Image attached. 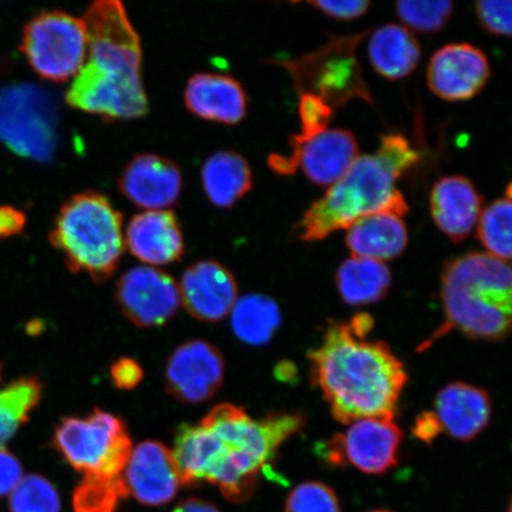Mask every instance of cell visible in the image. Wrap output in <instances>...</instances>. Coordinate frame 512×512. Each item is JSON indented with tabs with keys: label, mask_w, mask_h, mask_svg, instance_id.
Wrapping results in <instances>:
<instances>
[{
	"label": "cell",
	"mask_w": 512,
	"mask_h": 512,
	"mask_svg": "<svg viewBox=\"0 0 512 512\" xmlns=\"http://www.w3.org/2000/svg\"><path fill=\"white\" fill-rule=\"evenodd\" d=\"M304 416L275 413L253 419L222 403L195 425L178 427L174 453L182 484L208 482L233 503L246 502L281 445L302 430Z\"/></svg>",
	"instance_id": "6da1fadb"
},
{
	"label": "cell",
	"mask_w": 512,
	"mask_h": 512,
	"mask_svg": "<svg viewBox=\"0 0 512 512\" xmlns=\"http://www.w3.org/2000/svg\"><path fill=\"white\" fill-rule=\"evenodd\" d=\"M373 320L334 322L310 352L311 380L341 424L367 418L393 420L408 376L389 345L367 341Z\"/></svg>",
	"instance_id": "7a4b0ae2"
},
{
	"label": "cell",
	"mask_w": 512,
	"mask_h": 512,
	"mask_svg": "<svg viewBox=\"0 0 512 512\" xmlns=\"http://www.w3.org/2000/svg\"><path fill=\"white\" fill-rule=\"evenodd\" d=\"M82 19L88 54L68 89V104L108 120L142 118L149 110L142 83V44L124 5L100 0Z\"/></svg>",
	"instance_id": "3957f363"
},
{
	"label": "cell",
	"mask_w": 512,
	"mask_h": 512,
	"mask_svg": "<svg viewBox=\"0 0 512 512\" xmlns=\"http://www.w3.org/2000/svg\"><path fill=\"white\" fill-rule=\"evenodd\" d=\"M511 287L509 262L488 253L448 261L441 277L446 319L422 349L452 330L473 339L501 341L511 328Z\"/></svg>",
	"instance_id": "277c9868"
},
{
	"label": "cell",
	"mask_w": 512,
	"mask_h": 512,
	"mask_svg": "<svg viewBox=\"0 0 512 512\" xmlns=\"http://www.w3.org/2000/svg\"><path fill=\"white\" fill-rule=\"evenodd\" d=\"M403 174L405 172L380 151L375 156H358L347 174L306 210L296 227L298 238L305 242L324 240L369 215L405 216L408 204L395 188V182Z\"/></svg>",
	"instance_id": "5b68a950"
},
{
	"label": "cell",
	"mask_w": 512,
	"mask_h": 512,
	"mask_svg": "<svg viewBox=\"0 0 512 512\" xmlns=\"http://www.w3.org/2000/svg\"><path fill=\"white\" fill-rule=\"evenodd\" d=\"M49 240L70 270L87 273L95 281L106 280L124 252L123 217L104 195L82 192L64 202Z\"/></svg>",
	"instance_id": "8992f818"
},
{
	"label": "cell",
	"mask_w": 512,
	"mask_h": 512,
	"mask_svg": "<svg viewBox=\"0 0 512 512\" xmlns=\"http://www.w3.org/2000/svg\"><path fill=\"white\" fill-rule=\"evenodd\" d=\"M54 446L85 477L123 475L132 453L124 422L100 409L85 419H63L56 428Z\"/></svg>",
	"instance_id": "52a82bcc"
},
{
	"label": "cell",
	"mask_w": 512,
	"mask_h": 512,
	"mask_svg": "<svg viewBox=\"0 0 512 512\" xmlns=\"http://www.w3.org/2000/svg\"><path fill=\"white\" fill-rule=\"evenodd\" d=\"M364 36L334 37L315 53L294 61H274V64L290 73L300 94H315L332 108L354 99L373 102L356 56V48Z\"/></svg>",
	"instance_id": "ba28073f"
},
{
	"label": "cell",
	"mask_w": 512,
	"mask_h": 512,
	"mask_svg": "<svg viewBox=\"0 0 512 512\" xmlns=\"http://www.w3.org/2000/svg\"><path fill=\"white\" fill-rule=\"evenodd\" d=\"M21 51L42 79H74L88 54L85 22L59 10L41 12L25 25Z\"/></svg>",
	"instance_id": "9c48e42d"
},
{
	"label": "cell",
	"mask_w": 512,
	"mask_h": 512,
	"mask_svg": "<svg viewBox=\"0 0 512 512\" xmlns=\"http://www.w3.org/2000/svg\"><path fill=\"white\" fill-rule=\"evenodd\" d=\"M0 140L17 155L47 162L57 144V112L49 94L31 85L0 89Z\"/></svg>",
	"instance_id": "30bf717a"
},
{
	"label": "cell",
	"mask_w": 512,
	"mask_h": 512,
	"mask_svg": "<svg viewBox=\"0 0 512 512\" xmlns=\"http://www.w3.org/2000/svg\"><path fill=\"white\" fill-rule=\"evenodd\" d=\"M403 433L393 420L367 418L351 422L325 446L334 465L349 464L367 475H383L398 465Z\"/></svg>",
	"instance_id": "8fae6325"
},
{
	"label": "cell",
	"mask_w": 512,
	"mask_h": 512,
	"mask_svg": "<svg viewBox=\"0 0 512 512\" xmlns=\"http://www.w3.org/2000/svg\"><path fill=\"white\" fill-rule=\"evenodd\" d=\"M290 156L271 155L270 168L280 175H293L302 166L307 179L319 187L334 185L341 179L358 157V142L355 134L334 128L319 136L298 143L290 139Z\"/></svg>",
	"instance_id": "7c38bea8"
},
{
	"label": "cell",
	"mask_w": 512,
	"mask_h": 512,
	"mask_svg": "<svg viewBox=\"0 0 512 512\" xmlns=\"http://www.w3.org/2000/svg\"><path fill=\"white\" fill-rule=\"evenodd\" d=\"M115 300L123 315L140 328L162 326L181 304L176 281L149 266L127 271L118 281Z\"/></svg>",
	"instance_id": "4fadbf2b"
},
{
	"label": "cell",
	"mask_w": 512,
	"mask_h": 512,
	"mask_svg": "<svg viewBox=\"0 0 512 512\" xmlns=\"http://www.w3.org/2000/svg\"><path fill=\"white\" fill-rule=\"evenodd\" d=\"M224 358L213 344L190 341L172 352L165 368L166 389L184 403H202L219 392L224 380Z\"/></svg>",
	"instance_id": "5bb4252c"
},
{
	"label": "cell",
	"mask_w": 512,
	"mask_h": 512,
	"mask_svg": "<svg viewBox=\"0 0 512 512\" xmlns=\"http://www.w3.org/2000/svg\"><path fill=\"white\" fill-rule=\"evenodd\" d=\"M490 75L488 56L482 50L469 43H452L432 56L427 83L440 99L467 101L483 91Z\"/></svg>",
	"instance_id": "9a60e30c"
},
{
	"label": "cell",
	"mask_w": 512,
	"mask_h": 512,
	"mask_svg": "<svg viewBox=\"0 0 512 512\" xmlns=\"http://www.w3.org/2000/svg\"><path fill=\"white\" fill-rule=\"evenodd\" d=\"M123 477L128 495L151 507L170 503L183 486L174 453L158 441L132 450Z\"/></svg>",
	"instance_id": "2e32d148"
},
{
	"label": "cell",
	"mask_w": 512,
	"mask_h": 512,
	"mask_svg": "<svg viewBox=\"0 0 512 512\" xmlns=\"http://www.w3.org/2000/svg\"><path fill=\"white\" fill-rule=\"evenodd\" d=\"M178 287L184 309L200 322H220L238 302V283L219 262H196L184 272Z\"/></svg>",
	"instance_id": "e0dca14e"
},
{
	"label": "cell",
	"mask_w": 512,
	"mask_h": 512,
	"mask_svg": "<svg viewBox=\"0 0 512 512\" xmlns=\"http://www.w3.org/2000/svg\"><path fill=\"white\" fill-rule=\"evenodd\" d=\"M182 172L171 160L156 155L134 157L119 179L123 195L146 210H165L181 195Z\"/></svg>",
	"instance_id": "ac0fdd59"
},
{
	"label": "cell",
	"mask_w": 512,
	"mask_h": 512,
	"mask_svg": "<svg viewBox=\"0 0 512 512\" xmlns=\"http://www.w3.org/2000/svg\"><path fill=\"white\" fill-rule=\"evenodd\" d=\"M125 245L149 266H164L182 259L184 240L177 217L170 210H146L133 217Z\"/></svg>",
	"instance_id": "d6986e66"
},
{
	"label": "cell",
	"mask_w": 512,
	"mask_h": 512,
	"mask_svg": "<svg viewBox=\"0 0 512 512\" xmlns=\"http://www.w3.org/2000/svg\"><path fill=\"white\" fill-rule=\"evenodd\" d=\"M430 203L434 223L448 239L460 243L476 228L483 197L469 178L446 176L434 184Z\"/></svg>",
	"instance_id": "ffe728a7"
},
{
	"label": "cell",
	"mask_w": 512,
	"mask_h": 512,
	"mask_svg": "<svg viewBox=\"0 0 512 512\" xmlns=\"http://www.w3.org/2000/svg\"><path fill=\"white\" fill-rule=\"evenodd\" d=\"M440 432L453 439L469 441L478 437L491 418V400L485 390L454 382L441 389L434 402Z\"/></svg>",
	"instance_id": "44dd1931"
},
{
	"label": "cell",
	"mask_w": 512,
	"mask_h": 512,
	"mask_svg": "<svg viewBox=\"0 0 512 512\" xmlns=\"http://www.w3.org/2000/svg\"><path fill=\"white\" fill-rule=\"evenodd\" d=\"M185 106L202 119L224 125L239 124L247 114V95L229 75L201 73L192 76L184 93Z\"/></svg>",
	"instance_id": "7402d4cb"
},
{
	"label": "cell",
	"mask_w": 512,
	"mask_h": 512,
	"mask_svg": "<svg viewBox=\"0 0 512 512\" xmlns=\"http://www.w3.org/2000/svg\"><path fill=\"white\" fill-rule=\"evenodd\" d=\"M345 242L355 258L383 262L399 258L406 251L408 230L401 216L379 213L352 224Z\"/></svg>",
	"instance_id": "603a6c76"
},
{
	"label": "cell",
	"mask_w": 512,
	"mask_h": 512,
	"mask_svg": "<svg viewBox=\"0 0 512 512\" xmlns=\"http://www.w3.org/2000/svg\"><path fill=\"white\" fill-rule=\"evenodd\" d=\"M368 53L375 72L390 81L411 75L421 59L420 44L412 32L393 23L374 31Z\"/></svg>",
	"instance_id": "cb8c5ba5"
},
{
	"label": "cell",
	"mask_w": 512,
	"mask_h": 512,
	"mask_svg": "<svg viewBox=\"0 0 512 512\" xmlns=\"http://www.w3.org/2000/svg\"><path fill=\"white\" fill-rule=\"evenodd\" d=\"M202 184L214 206L223 209L233 207L252 189L251 166L239 153L216 152L203 165Z\"/></svg>",
	"instance_id": "d4e9b609"
},
{
	"label": "cell",
	"mask_w": 512,
	"mask_h": 512,
	"mask_svg": "<svg viewBox=\"0 0 512 512\" xmlns=\"http://www.w3.org/2000/svg\"><path fill=\"white\" fill-rule=\"evenodd\" d=\"M336 284L345 303L362 306L380 302L392 285V273L384 262L351 256L339 266Z\"/></svg>",
	"instance_id": "484cf974"
},
{
	"label": "cell",
	"mask_w": 512,
	"mask_h": 512,
	"mask_svg": "<svg viewBox=\"0 0 512 512\" xmlns=\"http://www.w3.org/2000/svg\"><path fill=\"white\" fill-rule=\"evenodd\" d=\"M230 313L236 337L252 345L270 342L281 322L278 305L261 294L241 298Z\"/></svg>",
	"instance_id": "4316f807"
},
{
	"label": "cell",
	"mask_w": 512,
	"mask_h": 512,
	"mask_svg": "<svg viewBox=\"0 0 512 512\" xmlns=\"http://www.w3.org/2000/svg\"><path fill=\"white\" fill-rule=\"evenodd\" d=\"M42 394L43 384L36 377H24L0 389V448L27 424Z\"/></svg>",
	"instance_id": "83f0119b"
},
{
	"label": "cell",
	"mask_w": 512,
	"mask_h": 512,
	"mask_svg": "<svg viewBox=\"0 0 512 512\" xmlns=\"http://www.w3.org/2000/svg\"><path fill=\"white\" fill-rule=\"evenodd\" d=\"M511 198H498L480 214L477 223L478 239L490 255L509 262L511 260L512 230Z\"/></svg>",
	"instance_id": "f1b7e54d"
},
{
	"label": "cell",
	"mask_w": 512,
	"mask_h": 512,
	"mask_svg": "<svg viewBox=\"0 0 512 512\" xmlns=\"http://www.w3.org/2000/svg\"><path fill=\"white\" fill-rule=\"evenodd\" d=\"M128 496L123 475L83 477L75 490L74 512H115Z\"/></svg>",
	"instance_id": "f546056e"
},
{
	"label": "cell",
	"mask_w": 512,
	"mask_h": 512,
	"mask_svg": "<svg viewBox=\"0 0 512 512\" xmlns=\"http://www.w3.org/2000/svg\"><path fill=\"white\" fill-rule=\"evenodd\" d=\"M396 14L407 28L420 34L443 30L454 12L451 0H401L395 3Z\"/></svg>",
	"instance_id": "4dcf8cb0"
},
{
	"label": "cell",
	"mask_w": 512,
	"mask_h": 512,
	"mask_svg": "<svg viewBox=\"0 0 512 512\" xmlns=\"http://www.w3.org/2000/svg\"><path fill=\"white\" fill-rule=\"evenodd\" d=\"M10 512H60L59 492L40 475L23 477L10 494Z\"/></svg>",
	"instance_id": "1f68e13d"
},
{
	"label": "cell",
	"mask_w": 512,
	"mask_h": 512,
	"mask_svg": "<svg viewBox=\"0 0 512 512\" xmlns=\"http://www.w3.org/2000/svg\"><path fill=\"white\" fill-rule=\"evenodd\" d=\"M285 512H341L335 491L319 482L299 484L286 501Z\"/></svg>",
	"instance_id": "d6a6232c"
},
{
	"label": "cell",
	"mask_w": 512,
	"mask_h": 512,
	"mask_svg": "<svg viewBox=\"0 0 512 512\" xmlns=\"http://www.w3.org/2000/svg\"><path fill=\"white\" fill-rule=\"evenodd\" d=\"M332 115H334V108L319 96L311 93L300 94L299 118L302 121V131L294 134L291 140L303 143L319 136L328 130Z\"/></svg>",
	"instance_id": "836d02e7"
},
{
	"label": "cell",
	"mask_w": 512,
	"mask_h": 512,
	"mask_svg": "<svg viewBox=\"0 0 512 512\" xmlns=\"http://www.w3.org/2000/svg\"><path fill=\"white\" fill-rule=\"evenodd\" d=\"M476 14L482 28L490 35L510 37L512 30V3L510 0H480Z\"/></svg>",
	"instance_id": "e575fe53"
},
{
	"label": "cell",
	"mask_w": 512,
	"mask_h": 512,
	"mask_svg": "<svg viewBox=\"0 0 512 512\" xmlns=\"http://www.w3.org/2000/svg\"><path fill=\"white\" fill-rule=\"evenodd\" d=\"M323 12L324 15L337 19V21H354L356 18L362 17L371 6L368 0H316V2L307 3Z\"/></svg>",
	"instance_id": "d590c367"
},
{
	"label": "cell",
	"mask_w": 512,
	"mask_h": 512,
	"mask_svg": "<svg viewBox=\"0 0 512 512\" xmlns=\"http://www.w3.org/2000/svg\"><path fill=\"white\" fill-rule=\"evenodd\" d=\"M23 477L21 462L5 447L0 448V498L10 495Z\"/></svg>",
	"instance_id": "8d00e7d4"
},
{
	"label": "cell",
	"mask_w": 512,
	"mask_h": 512,
	"mask_svg": "<svg viewBox=\"0 0 512 512\" xmlns=\"http://www.w3.org/2000/svg\"><path fill=\"white\" fill-rule=\"evenodd\" d=\"M115 387L130 390L136 388L143 380V369L131 358H121L115 362L111 369Z\"/></svg>",
	"instance_id": "74e56055"
},
{
	"label": "cell",
	"mask_w": 512,
	"mask_h": 512,
	"mask_svg": "<svg viewBox=\"0 0 512 512\" xmlns=\"http://www.w3.org/2000/svg\"><path fill=\"white\" fill-rule=\"evenodd\" d=\"M25 224H27V216L21 209L0 206V239H8L22 233Z\"/></svg>",
	"instance_id": "f35d334b"
},
{
	"label": "cell",
	"mask_w": 512,
	"mask_h": 512,
	"mask_svg": "<svg viewBox=\"0 0 512 512\" xmlns=\"http://www.w3.org/2000/svg\"><path fill=\"white\" fill-rule=\"evenodd\" d=\"M440 428L432 412H426L416 419L414 434L416 438L424 440L425 443H432L435 437L440 434Z\"/></svg>",
	"instance_id": "ab89813d"
},
{
	"label": "cell",
	"mask_w": 512,
	"mask_h": 512,
	"mask_svg": "<svg viewBox=\"0 0 512 512\" xmlns=\"http://www.w3.org/2000/svg\"><path fill=\"white\" fill-rule=\"evenodd\" d=\"M172 512H221L214 504L203 501V499L189 498L182 502Z\"/></svg>",
	"instance_id": "60d3db41"
},
{
	"label": "cell",
	"mask_w": 512,
	"mask_h": 512,
	"mask_svg": "<svg viewBox=\"0 0 512 512\" xmlns=\"http://www.w3.org/2000/svg\"><path fill=\"white\" fill-rule=\"evenodd\" d=\"M371 512H392V511H388V510H375V511H371Z\"/></svg>",
	"instance_id": "b9f144b4"
}]
</instances>
